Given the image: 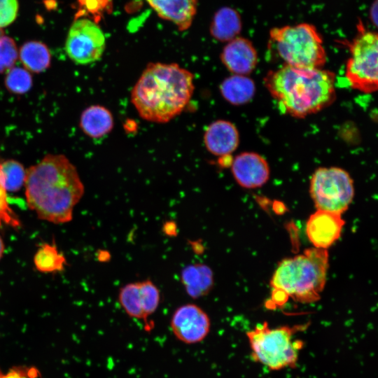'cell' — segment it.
Wrapping results in <instances>:
<instances>
[{"label": "cell", "mask_w": 378, "mask_h": 378, "mask_svg": "<svg viewBox=\"0 0 378 378\" xmlns=\"http://www.w3.org/2000/svg\"><path fill=\"white\" fill-rule=\"evenodd\" d=\"M27 367L15 366L10 368L3 378H29L27 376Z\"/></svg>", "instance_id": "obj_29"}, {"label": "cell", "mask_w": 378, "mask_h": 378, "mask_svg": "<svg viewBox=\"0 0 378 378\" xmlns=\"http://www.w3.org/2000/svg\"><path fill=\"white\" fill-rule=\"evenodd\" d=\"M370 15V18L372 21H373L374 25L377 26V0H375L374 2L372 5Z\"/></svg>", "instance_id": "obj_31"}, {"label": "cell", "mask_w": 378, "mask_h": 378, "mask_svg": "<svg viewBox=\"0 0 378 378\" xmlns=\"http://www.w3.org/2000/svg\"><path fill=\"white\" fill-rule=\"evenodd\" d=\"M142 310L147 321L158 308L160 292L158 286L149 279L138 281Z\"/></svg>", "instance_id": "obj_24"}, {"label": "cell", "mask_w": 378, "mask_h": 378, "mask_svg": "<svg viewBox=\"0 0 378 378\" xmlns=\"http://www.w3.org/2000/svg\"><path fill=\"white\" fill-rule=\"evenodd\" d=\"M207 150L219 158L231 155L239 144V133L230 121L217 120L207 126L204 134Z\"/></svg>", "instance_id": "obj_14"}, {"label": "cell", "mask_w": 378, "mask_h": 378, "mask_svg": "<svg viewBox=\"0 0 378 378\" xmlns=\"http://www.w3.org/2000/svg\"><path fill=\"white\" fill-rule=\"evenodd\" d=\"M309 193L317 210L342 214L353 201L354 181L342 168L318 167L311 176Z\"/></svg>", "instance_id": "obj_8"}, {"label": "cell", "mask_w": 378, "mask_h": 378, "mask_svg": "<svg viewBox=\"0 0 378 378\" xmlns=\"http://www.w3.org/2000/svg\"><path fill=\"white\" fill-rule=\"evenodd\" d=\"M3 377H4V373L1 372L0 369V378H3Z\"/></svg>", "instance_id": "obj_36"}, {"label": "cell", "mask_w": 378, "mask_h": 378, "mask_svg": "<svg viewBox=\"0 0 378 378\" xmlns=\"http://www.w3.org/2000/svg\"><path fill=\"white\" fill-rule=\"evenodd\" d=\"M241 30L239 13L234 8L223 7L214 14L210 25L212 37L220 42H229Z\"/></svg>", "instance_id": "obj_19"}, {"label": "cell", "mask_w": 378, "mask_h": 378, "mask_svg": "<svg viewBox=\"0 0 378 378\" xmlns=\"http://www.w3.org/2000/svg\"><path fill=\"white\" fill-rule=\"evenodd\" d=\"M5 85L10 92L23 94L30 90L32 85V78L27 69L12 67L7 72Z\"/></svg>", "instance_id": "obj_25"}, {"label": "cell", "mask_w": 378, "mask_h": 378, "mask_svg": "<svg viewBox=\"0 0 378 378\" xmlns=\"http://www.w3.org/2000/svg\"><path fill=\"white\" fill-rule=\"evenodd\" d=\"M195 89L194 75L176 63L147 64L131 91V101L143 119L165 123L179 115Z\"/></svg>", "instance_id": "obj_2"}, {"label": "cell", "mask_w": 378, "mask_h": 378, "mask_svg": "<svg viewBox=\"0 0 378 378\" xmlns=\"http://www.w3.org/2000/svg\"><path fill=\"white\" fill-rule=\"evenodd\" d=\"M342 214L316 210L306 223V234L314 247L328 249L341 236L344 225Z\"/></svg>", "instance_id": "obj_12"}, {"label": "cell", "mask_w": 378, "mask_h": 378, "mask_svg": "<svg viewBox=\"0 0 378 378\" xmlns=\"http://www.w3.org/2000/svg\"><path fill=\"white\" fill-rule=\"evenodd\" d=\"M146 1L160 18L174 23L179 31H185L192 23L199 0Z\"/></svg>", "instance_id": "obj_15"}, {"label": "cell", "mask_w": 378, "mask_h": 378, "mask_svg": "<svg viewBox=\"0 0 378 378\" xmlns=\"http://www.w3.org/2000/svg\"><path fill=\"white\" fill-rule=\"evenodd\" d=\"M181 279L187 294L195 299L209 294L214 282L211 269L202 263L185 267L181 271Z\"/></svg>", "instance_id": "obj_16"}, {"label": "cell", "mask_w": 378, "mask_h": 378, "mask_svg": "<svg viewBox=\"0 0 378 378\" xmlns=\"http://www.w3.org/2000/svg\"><path fill=\"white\" fill-rule=\"evenodd\" d=\"M350 56L345 76L350 86L360 92H375L378 88V35L366 29L362 20L357 24V34L346 42Z\"/></svg>", "instance_id": "obj_7"}, {"label": "cell", "mask_w": 378, "mask_h": 378, "mask_svg": "<svg viewBox=\"0 0 378 378\" xmlns=\"http://www.w3.org/2000/svg\"><path fill=\"white\" fill-rule=\"evenodd\" d=\"M170 326L173 335L186 344L203 341L211 328L209 315L195 304L188 303L178 307L173 313Z\"/></svg>", "instance_id": "obj_10"}, {"label": "cell", "mask_w": 378, "mask_h": 378, "mask_svg": "<svg viewBox=\"0 0 378 378\" xmlns=\"http://www.w3.org/2000/svg\"><path fill=\"white\" fill-rule=\"evenodd\" d=\"M106 46L101 28L88 18H79L71 24L65 43L69 58L76 64H88L99 59Z\"/></svg>", "instance_id": "obj_9"}, {"label": "cell", "mask_w": 378, "mask_h": 378, "mask_svg": "<svg viewBox=\"0 0 378 378\" xmlns=\"http://www.w3.org/2000/svg\"><path fill=\"white\" fill-rule=\"evenodd\" d=\"M118 301L129 316L147 321L142 310L138 281L121 287L118 293Z\"/></svg>", "instance_id": "obj_22"}, {"label": "cell", "mask_w": 378, "mask_h": 378, "mask_svg": "<svg viewBox=\"0 0 378 378\" xmlns=\"http://www.w3.org/2000/svg\"><path fill=\"white\" fill-rule=\"evenodd\" d=\"M230 167L236 182L246 189L262 186L270 176V169L267 160L255 152L239 153L232 159Z\"/></svg>", "instance_id": "obj_11"}, {"label": "cell", "mask_w": 378, "mask_h": 378, "mask_svg": "<svg viewBox=\"0 0 378 378\" xmlns=\"http://www.w3.org/2000/svg\"><path fill=\"white\" fill-rule=\"evenodd\" d=\"M263 83L279 110L297 118L318 113L336 99L335 74L323 68L284 64L268 71Z\"/></svg>", "instance_id": "obj_3"}, {"label": "cell", "mask_w": 378, "mask_h": 378, "mask_svg": "<svg viewBox=\"0 0 378 378\" xmlns=\"http://www.w3.org/2000/svg\"><path fill=\"white\" fill-rule=\"evenodd\" d=\"M25 195L40 219L55 224L71 220L84 194L76 167L63 155H47L26 171Z\"/></svg>", "instance_id": "obj_1"}, {"label": "cell", "mask_w": 378, "mask_h": 378, "mask_svg": "<svg viewBox=\"0 0 378 378\" xmlns=\"http://www.w3.org/2000/svg\"><path fill=\"white\" fill-rule=\"evenodd\" d=\"M4 250H5L4 243L1 237L0 236V260L1 259L4 255Z\"/></svg>", "instance_id": "obj_34"}, {"label": "cell", "mask_w": 378, "mask_h": 378, "mask_svg": "<svg viewBox=\"0 0 378 378\" xmlns=\"http://www.w3.org/2000/svg\"><path fill=\"white\" fill-rule=\"evenodd\" d=\"M114 125L111 112L100 105H92L85 108L80 116V126L83 132L94 139L108 134Z\"/></svg>", "instance_id": "obj_17"}, {"label": "cell", "mask_w": 378, "mask_h": 378, "mask_svg": "<svg viewBox=\"0 0 378 378\" xmlns=\"http://www.w3.org/2000/svg\"><path fill=\"white\" fill-rule=\"evenodd\" d=\"M34 263L36 270L41 272H60L64 269L66 258L59 252L55 245L43 244L36 251Z\"/></svg>", "instance_id": "obj_21"}, {"label": "cell", "mask_w": 378, "mask_h": 378, "mask_svg": "<svg viewBox=\"0 0 378 378\" xmlns=\"http://www.w3.org/2000/svg\"><path fill=\"white\" fill-rule=\"evenodd\" d=\"M223 99L229 104L240 106L250 102L255 94V84L248 76L235 75L225 78L219 86Z\"/></svg>", "instance_id": "obj_18"}, {"label": "cell", "mask_w": 378, "mask_h": 378, "mask_svg": "<svg viewBox=\"0 0 378 378\" xmlns=\"http://www.w3.org/2000/svg\"><path fill=\"white\" fill-rule=\"evenodd\" d=\"M27 376L29 378H37L40 376V372L35 367H29L27 369Z\"/></svg>", "instance_id": "obj_33"}, {"label": "cell", "mask_w": 378, "mask_h": 378, "mask_svg": "<svg viewBox=\"0 0 378 378\" xmlns=\"http://www.w3.org/2000/svg\"><path fill=\"white\" fill-rule=\"evenodd\" d=\"M1 164L6 190H19L25 182L26 171L23 166L13 160H6Z\"/></svg>", "instance_id": "obj_23"}, {"label": "cell", "mask_w": 378, "mask_h": 378, "mask_svg": "<svg viewBox=\"0 0 378 378\" xmlns=\"http://www.w3.org/2000/svg\"><path fill=\"white\" fill-rule=\"evenodd\" d=\"M2 36H4V31H3L2 29L0 28V37H1Z\"/></svg>", "instance_id": "obj_35"}, {"label": "cell", "mask_w": 378, "mask_h": 378, "mask_svg": "<svg viewBox=\"0 0 378 378\" xmlns=\"http://www.w3.org/2000/svg\"><path fill=\"white\" fill-rule=\"evenodd\" d=\"M79 2L90 12H94L99 6V0H79Z\"/></svg>", "instance_id": "obj_30"}, {"label": "cell", "mask_w": 378, "mask_h": 378, "mask_svg": "<svg viewBox=\"0 0 378 378\" xmlns=\"http://www.w3.org/2000/svg\"><path fill=\"white\" fill-rule=\"evenodd\" d=\"M306 328L295 325L270 328L267 322L257 325L246 333L252 358L273 370L294 368L303 346L302 341L294 340V336Z\"/></svg>", "instance_id": "obj_6"}, {"label": "cell", "mask_w": 378, "mask_h": 378, "mask_svg": "<svg viewBox=\"0 0 378 378\" xmlns=\"http://www.w3.org/2000/svg\"><path fill=\"white\" fill-rule=\"evenodd\" d=\"M18 12V0H0V28L11 24Z\"/></svg>", "instance_id": "obj_28"}, {"label": "cell", "mask_w": 378, "mask_h": 378, "mask_svg": "<svg viewBox=\"0 0 378 378\" xmlns=\"http://www.w3.org/2000/svg\"><path fill=\"white\" fill-rule=\"evenodd\" d=\"M176 224L174 222H167L164 225V232L172 236L176 232Z\"/></svg>", "instance_id": "obj_32"}, {"label": "cell", "mask_w": 378, "mask_h": 378, "mask_svg": "<svg viewBox=\"0 0 378 378\" xmlns=\"http://www.w3.org/2000/svg\"><path fill=\"white\" fill-rule=\"evenodd\" d=\"M6 192L0 164V227L5 224L14 228L19 227L20 221L8 204Z\"/></svg>", "instance_id": "obj_26"}, {"label": "cell", "mask_w": 378, "mask_h": 378, "mask_svg": "<svg viewBox=\"0 0 378 378\" xmlns=\"http://www.w3.org/2000/svg\"><path fill=\"white\" fill-rule=\"evenodd\" d=\"M18 59L14 40L8 36L0 37V74L11 69Z\"/></svg>", "instance_id": "obj_27"}, {"label": "cell", "mask_w": 378, "mask_h": 378, "mask_svg": "<svg viewBox=\"0 0 378 378\" xmlns=\"http://www.w3.org/2000/svg\"><path fill=\"white\" fill-rule=\"evenodd\" d=\"M220 61L232 74L248 76L256 67V49L248 39L237 36L227 42L220 53Z\"/></svg>", "instance_id": "obj_13"}, {"label": "cell", "mask_w": 378, "mask_h": 378, "mask_svg": "<svg viewBox=\"0 0 378 378\" xmlns=\"http://www.w3.org/2000/svg\"><path fill=\"white\" fill-rule=\"evenodd\" d=\"M268 45L284 64L291 66L323 68L327 60L321 35L307 22L272 29Z\"/></svg>", "instance_id": "obj_5"}, {"label": "cell", "mask_w": 378, "mask_h": 378, "mask_svg": "<svg viewBox=\"0 0 378 378\" xmlns=\"http://www.w3.org/2000/svg\"><path fill=\"white\" fill-rule=\"evenodd\" d=\"M328 268L327 249L309 248L303 253L281 261L272 279V306L284 304L290 298L301 303L318 300Z\"/></svg>", "instance_id": "obj_4"}, {"label": "cell", "mask_w": 378, "mask_h": 378, "mask_svg": "<svg viewBox=\"0 0 378 378\" xmlns=\"http://www.w3.org/2000/svg\"><path fill=\"white\" fill-rule=\"evenodd\" d=\"M20 59L26 68L35 73L47 69L50 64V54L48 47L40 41H28L20 50Z\"/></svg>", "instance_id": "obj_20"}]
</instances>
